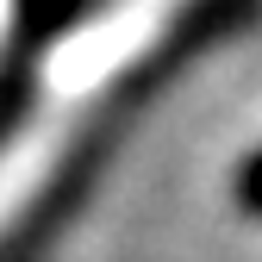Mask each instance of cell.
<instances>
[{
	"label": "cell",
	"mask_w": 262,
	"mask_h": 262,
	"mask_svg": "<svg viewBox=\"0 0 262 262\" xmlns=\"http://www.w3.org/2000/svg\"><path fill=\"white\" fill-rule=\"evenodd\" d=\"M244 206H250V212H262V156L244 169Z\"/></svg>",
	"instance_id": "6da1fadb"
}]
</instances>
